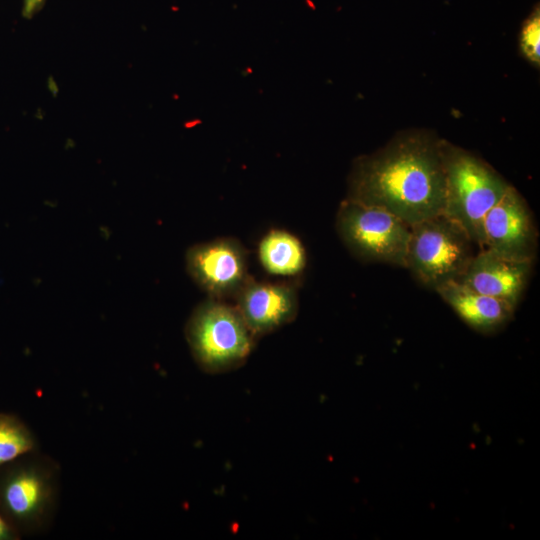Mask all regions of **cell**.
<instances>
[{
    "label": "cell",
    "instance_id": "6da1fadb",
    "mask_svg": "<svg viewBox=\"0 0 540 540\" xmlns=\"http://www.w3.org/2000/svg\"><path fill=\"white\" fill-rule=\"evenodd\" d=\"M441 143L431 132L410 130L358 157L346 199L383 208L410 226L442 214L446 186Z\"/></svg>",
    "mask_w": 540,
    "mask_h": 540
},
{
    "label": "cell",
    "instance_id": "7a4b0ae2",
    "mask_svg": "<svg viewBox=\"0 0 540 540\" xmlns=\"http://www.w3.org/2000/svg\"><path fill=\"white\" fill-rule=\"evenodd\" d=\"M441 149L446 186L443 214L458 223L481 249L484 218L510 184L463 148L442 139Z\"/></svg>",
    "mask_w": 540,
    "mask_h": 540
},
{
    "label": "cell",
    "instance_id": "3957f363",
    "mask_svg": "<svg viewBox=\"0 0 540 540\" xmlns=\"http://www.w3.org/2000/svg\"><path fill=\"white\" fill-rule=\"evenodd\" d=\"M59 468L36 451L0 467V513L21 534L47 528L59 492Z\"/></svg>",
    "mask_w": 540,
    "mask_h": 540
},
{
    "label": "cell",
    "instance_id": "277c9868",
    "mask_svg": "<svg viewBox=\"0 0 540 540\" xmlns=\"http://www.w3.org/2000/svg\"><path fill=\"white\" fill-rule=\"evenodd\" d=\"M185 337L196 364L209 374L241 367L256 338L235 305L211 297L191 313Z\"/></svg>",
    "mask_w": 540,
    "mask_h": 540
},
{
    "label": "cell",
    "instance_id": "5b68a950",
    "mask_svg": "<svg viewBox=\"0 0 540 540\" xmlns=\"http://www.w3.org/2000/svg\"><path fill=\"white\" fill-rule=\"evenodd\" d=\"M474 245L458 223L438 214L410 226L405 268L435 290L463 275L476 254Z\"/></svg>",
    "mask_w": 540,
    "mask_h": 540
},
{
    "label": "cell",
    "instance_id": "8992f818",
    "mask_svg": "<svg viewBox=\"0 0 540 540\" xmlns=\"http://www.w3.org/2000/svg\"><path fill=\"white\" fill-rule=\"evenodd\" d=\"M336 230L357 258L405 267L410 225L389 211L345 198L336 214Z\"/></svg>",
    "mask_w": 540,
    "mask_h": 540
},
{
    "label": "cell",
    "instance_id": "52a82bcc",
    "mask_svg": "<svg viewBox=\"0 0 540 540\" xmlns=\"http://www.w3.org/2000/svg\"><path fill=\"white\" fill-rule=\"evenodd\" d=\"M186 268L194 282L216 299L234 297L250 278L246 250L234 238H218L190 247Z\"/></svg>",
    "mask_w": 540,
    "mask_h": 540
},
{
    "label": "cell",
    "instance_id": "ba28073f",
    "mask_svg": "<svg viewBox=\"0 0 540 540\" xmlns=\"http://www.w3.org/2000/svg\"><path fill=\"white\" fill-rule=\"evenodd\" d=\"M537 231L530 210L509 185L501 199L488 211L483 221V245L502 256L534 261Z\"/></svg>",
    "mask_w": 540,
    "mask_h": 540
},
{
    "label": "cell",
    "instance_id": "9c48e42d",
    "mask_svg": "<svg viewBox=\"0 0 540 540\" xmlns=\"http://www.w3.org/2000/svg\"><path fill=\"white\" fill-rule=\"evenodd\" d=\"M234 297L236 308L255 337L292 322L298 313L297 293L286 284L258 282L250 277Z\"/></svg>",
    "mask_w": 540,
    "mask_h": 540
},
{
    "label": "cell",
    "instance_id": "30bf717a",
    "mask_svg": "<svg viewBox=\"0 0 540 540\" xmlns=\"http://www.w3.org/2000/svg\"><path fill=\"white\" fill-rule=\"evenodd\" d=\"M532 263L480 249L457 281L516 307L528 282Z\"/></svg>",
    "mask_w": 540,
    "mask_h": 540
},
{
    "label": "cell",
    "instance_id": "8fae6325",
    "mask_svg": "<svg viewBox=\"0 0 540 540\" xmlns=\"http://www.w3.org/2000/svg\"><path fill=\"white\" fill-rule=\"evenodd\" d=\"M435 291L468 326L480 333H492L503 327L516 308L505 300L482 294L457 280L448 281Z\"/></svg>",
    "mask_w": 540,
    "mask_h": 540
},
{
    "label": "cell",
    "instance_id": "7c38bea8",
    "mask_svg": "<svg viewBox=\"0 0 540 540\" xmlns=\"http://www.w3.org/2000/svg\"><path fill=\"white\" fill-rule=\"evenodd\" d=\"M258 256L265 271L277 276L297 275L306 265V252L301 241L280 229L269 231L261 239Z\"/></svg>",
    "mask_w": 540,
    "mask_h": 540
},
{
    "label": "cell",
    "instance_id": "4fadbf2b",
    "mask_svg": "<svg viewBox=\"0 0 540 540\" xmlns=\"http://www.w3.org/2000/svg\"><path fill=\"white\" fill-rule=\"evenodd\" d=\"M36 448L34 434L19 417L0 413V467L36 451Z\"/></svg>",
    "mask_w": 540,
    "mask_h": 540
},
{
    "label": "cell",
    "instance_id": "5bb4252c",
    "mask_svg": "<svg viewBox=\"0 0 540 540\" xmlns=\"http://www.w3.org/2000/svg\"><path fill=\"white\" fill-rule=\"evenodd\" d=\"M519 50L522 56L537 69L540 66V9L535 5L524 20L519 34Z\"/></svg>",
    "mask_w": 540,
    "mask_h": 540
},
{
    "label": "cell",
    "instance_id": "9a60e30c",
    "mask_svg": "<svg viewBox=\"0 0 540 540\" xmlns=\"http://www.w3.org/2000/svg\"><path fill=\"white\" fill-rule=\"evenodd\" d=\"M18 532L4 519L0 513V540H17Z\"/></svg>",
    "mask_w": 540,
    "mask_h": 540
},
{
    "label": "cell",
    "instance_id": "2e32d148",
    "mask_svg": "<svg viewBox=\"0 0 540 540\" xmlns=\"http://www.w3.org/2000/svg\"><path fill=\"white\" fill-rule=\"evenodd\" d=\"M45 0H24L23 15L26 18L32 17L43 5Z\"/></svg>",
    "mask_w": 540,
    "mask_h": 540
}]
</instances>
